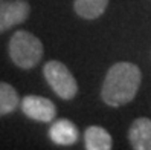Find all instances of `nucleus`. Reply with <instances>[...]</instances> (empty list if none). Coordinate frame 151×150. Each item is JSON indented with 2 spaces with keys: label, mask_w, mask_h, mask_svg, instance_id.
Segmentation results:
<instances>
[{
  "label": "nucleus",
  "mask_w": 151,
  "mask_h": 150,
  "mask_svg": "<svg viewBox=\"0 0 151 150\" xmlns=\"http://www.w3.org/2000/svg\"><path fill=\"white\" fill-rule=\"evenodd\" d=\"M140 81L142 74L136 64L119 61L109 69L104 78L101 91L102 101L111 107H119L130 103L136 96Z\"/></svg>",
  "instance_id": "nucleus-1"
},
{
  "label": "nucleus",
  "mask_w": 151,
  "mask_h": 150,
  "mask_svg": "<svg viewBox=\"0 0 151 150\" xmlns=\"http://www.w3.org/2000/svg\"><path fill=\"white\" fill-rule=\"evenodd\" d=\"M44 48L38 37L29 31H17L9 40V57L20 69H32L43 58Z\"/></svg>",
  "instance_id": "nucleus-2"
},
{
  "label": "nucleus",
  "mask_w": 151,
  "mask_h": 150,
  "mask_svg": "<svg viewBox=\"0 0 151 150\" xmlns=\"http://www.w3.org/2000/svg\"><path fill=\"white\" fill-rule=\"evenodd\" d=\"M43 74L46 78L47 84L52 87L60 98L63 100H72L78 92V84L72 72L67 69L66 64H63L58 60L47 61L43 67Z\"/></svg>",
  "instance_id": "nucleus-3"
},
{
  "label": "nucleus",
  "mask_w": 151,
  "mask_h": 150,
  "mask_svg": "<svg viewBox=\"0 0 151 150\" xmlns=\"http://www.w3.org/2000/svg\"><path fill=\"white\" fill-rule=\"evenodd\" d=\"M22 112L28 118L40 122H50L57 117V107L55 104L47 98L37 95H26L20 101Z\"/></svg>",
  "instance_id": "nucleus-4"
},
{
  "label": "nucleus",
  "mask_w": 151,
  "mask_h": 150,
  "mask_svg": "<svg viewBox=\"0 0 151 150\" xmlns=\"http://www.w3.org/2000/svg\"><path fill=\"white\" fill-rule=\"evenodd\" d=\"M31 14V6L24 0H9V2H0V32L11 29L17 26Z\"/></svg>",
  "instance_id": "nucleus-5"
},
{
  "label": "nucleus",
  "mask_w": 151,
  "mask_h": 150,
  "mask_svg": "<svg viewBox=\"0 0 151 150\" xmlns=\"http://www.w3.org/2000/svg\"><path fill=\"white\" fill-rule=\"evenodd\" d=\"M128 139L133 149L151 150V120L137 118L133 121L128 130Z\"/></svg>",
  "instance_id": "nucleus-6"
},
{
  "label": "nucleus",
  "mask_w": 151,
  "mask_h": 150,
  "mask_svg": "<svg viewBox=\"0 0 151 150\" xmlns=\"http://www.w3.org/2000/svg\"><path fill=\"white\" fill-rule=\"evenodd\" d=\"M49 138L52 139V143H55L58 146H70L78 141L79 133H78L76 126L72 121L63 118V120H57L52 122V126L49 129Z\"/></svg>",
  "instance_id": "nucleus-7"
},
{
  "label": "nucleus",
  "mask_w": 151,
  "mask_h": 150,
  "mask_svg": "<svg viewBox=\"0 0 151 150\" xmlns=\"http://www.w3.org/2000/svg\"><path fill=\"white\" fill-rule=\"evenodd\" d=\"M84 146L87 150H110L113 147V139L104 127L90 126L84 132Z\"/></svg>",
  "instance_id": "nucleus-8"
},
{
  "label": "nucleus",
  "mask_w": 151,
  "mask_h": 150,
  "mask_svg": "<svg viewBox=\"0 0 151 150\" xmlns=\"http://www.w3.org/2000/svg\"><path fill=\"white\" fill-rule=\"evenodd\" d=\"M109 0H75L73 9L75 12L86 20H95L104 14Z\"/></svg>",
  "instance_id": "nucleus-9"
},
{
  "label": "nucleus",
  "mask_w": 151,
  "mask_h": 150,
  "mask_svg": "<svg viewBox=\"0 0 151 150\" xmlns=\"http://www.w3.org/2000/svg\"><path fill=\"white\" fill-rule=\"evenodd\" d=\"M20 104L19 93L11 84L0 81V117L14 112Z\"/></svg>",
  "instance_id": "nucleus-10"
},
{
  "label": "nucleus",
  "mask_w": 151,
  "mask_h": 150,
  "mask_svg": "<svg viewBox=\"0 0 151 150\" xmlns=\"http://www.w3.org/2000/svg\"><path fill=\"white\" fill-rule=\"evenodd\" d=\"M0 2H3V0H0Z\"/></svg>",
  "instance_id": "nucleus-11"
}]
</instances>
